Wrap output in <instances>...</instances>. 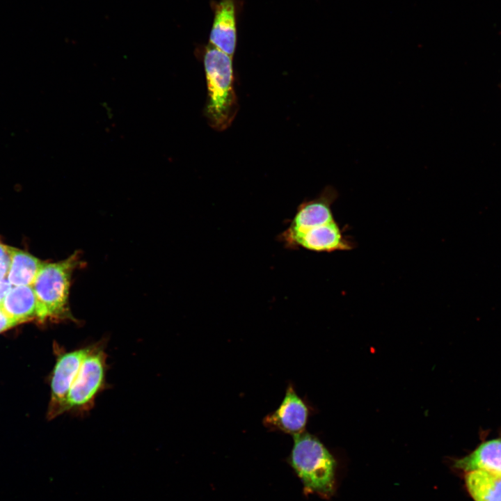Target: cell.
I'll return each instance as SVG.
<instances>
[{"label":"cell","mask_w":501,"mask_h":501,"mask_svg":"<svg viewBox=\"0 0 501 501\" xmlns=\"http://www.w3.org/2000/svg\"><path fill=\"white\" fill-rule=\"evenodd\" d=\"M202 61L207 88L203 113L212 129L224 131L230 126L239 110L232 58L209 44L205 48Z\"/></svg>","instance_id":"1"},{"label":"cell","mask_w":501,"mask_h":501,"mask_svg":"<svg viewBox=\"0 0 501 501\" xmlns=\"http://www.w3.org/2000/svg\"><path fill=\"white\" fill-rule=\"evenodd\" d=\"M465 481L475 501H501V475L475 470L467 472Z\"/></svg>","instance_id":"13"},{"label":"cell","mask_w":501,"mask_h":501,"mask_svg":"<svg viewBox=\"0 0 501 501\" xmlns=\"http://www.w3.org/2000/svg\"><path fill=\"white\" fill-rule=\"evenodd\" d=\"M308 415L307 404L290 383L278 408L265 416L262 422L269 430L294 436L305 431Z\"/></svg>","instance_id":"7"},{"label":"cell","mask_w":501,"mask_h":501,"mask_svg":"<svg viewBox=\"0 0 501 501\" xmlns=\"http://www.w3.org/2000/svg\"><path fill=\"white\" fill-rule=\"evenodd\" d=\"M289 463L305 493L328 498L335 490V461L326 447L308 432L293 436Z\"/></svg>","instance_id":"2"},{"label":"cell","mask_w":501,"mask_h":501,"mask_svg":"<svg viewBox=\"0 0 501 501\" xmlns=\"http://www.w3.org/2000/svg\"><path fill=\"white\" fill-rule=\"evenodd\" d=\"M12 286L8 278L0 280V305L6 294L13 287Z\"/></svg>","instance_id":"16"},{"label":"cell","mask_w":501,"mask_h":501,"mask_svg":"<svg viewBox=\"0 0 501 501\" xmlns=\"http://www.w3.org/2000/svg\"><path fill=\"white\" fill-rule=\"evenodd\" d=\"M339 193L332 185H326L315 198L303 200L289 221L287 231L307 230L335 221L332 205Z\"/></svg>","instance_id":"8"},{"label":"cell","mask_w":501,"mask_h":501,"mask_svg":"<svg viewBox=\"0 0 501 501\" xmlns=\"http://www.w3.org/2000/svg\"><path fill=\"white\" fill-rule=\"evenodd\" d=\"M106 353L101 342L90 344L67 394L65 412L90 411L105 388Z\"/></svg>","instance_id":"4"},{"label":"cell","mask_w":501,"mask_h":501,"mask_svg":"<svg viewBox=\"0 0 501 501\" xmlns=\"http://www.w3.org/2000/svg\"><path fill=\"white\" fill-rule=\"evenodd\" d=\"M212 6L214 19L209 44L233 58L237 39L235 0H220Z\"/></svg>","instance_id":"9"},{"label":"cell","mask_w":501,"mask_h":501,"mask_svg":"<svg viewBox=\"0 0 501 501\" xmlns=\"http://www.w3.org/2000/svg\"><path fill=\"white\" fill-rule=\"evenodd\" d=\"M0 308L18 324L37 320L36 298L31 285L15 286L3 300Z\"/></svg>","instance_id":"11"},{"label":"cell","mask_w":501,"mask_h":501,"mask_svg":"<svg viewBox=\"0 0 501 501\" xmlns=\"http://www.w3.org/2000/svg\"><path fill=\"white\" fill-rule=\"evenodd\" d=\"M277 239L289 250L300 248L317 253H332L351 250L356 248V242L344 234L336 221L307 230L283 231Z\"/></svg>","instance_id":"5"},{"label":"cell","mask_w":501,"mask_h":501,"mask_svg":"<svg viewBox=\"0 0 501 501\" xmlns=\"http://www.w3.org/2000/svg\"><path fill=\"white\" fill-rule=\"evenodd\" d=\"M454 466L466 472L482 470L501 475V434L483 441L469 454L456 459Z\"/></svg>","instance_id":"10"},{"label":"cell","mask_w":501,"mask_h":501,"mask_svg":"<svg viewBox=\"0 0 501 501\" xmlns=\"http://www.w3.org/2000/svg\"><path fill=\"white\" fill-rule=\"evenodd\" d=\"M16 325H18V324L9 318L0 308V333L15 326Z\"/></svg>","instance_id":"14"},{"label":"cell","mask_w":501,"mask_h":501,"mask_svg":"<svg viewBox=\"0 0 501 501\" xmlns=\"http://www.w3.org/2000/svg\"><path fill=\"white\" fill-rule=\"evenodd\" d=\"M10 265L8 255L0 257V280L8 276Z\"/></svg>","instance_id":"15"},{"label":"cell","mask_w":501,"mask_h":501,"mask_svg":"<svg viewBox=\"0 0 501 501\" xmlns=\"http://www.w3.org/2000/svg\"><path fill=\"white\" fill-rule=\"evenodd\" d=\"M79 263L77 253L57 262H43L33 284L37 303V320L73 319L68 296L73 271Z\"/></svg>","instance_id":"3"},{"label":"cell","mask_w":501,"mask_h":501,"mask_svg":"<svg viewBox=\"0 0 501 501\" xmlns=\"http://www.w3.org/2000/svg\"><path fill=\"white\" fill-rule=\"evenodd\" d=\"M10 265L7 278L12 285H31L43 264L30 253L8 246Z\"/></svg>","instance_id":"12"},{"label":"cell","mask_w":501,"mask_h":501,"mask_svg":"<svg viewBox=\"0 0 501 501\" xmlns=\"http://www.w3.org/2000/svg\"><path fill=\"white\" fill-rule=\"evenodd\" d=\"M8 246L0 242V257L8 255Z\"/></svg>","instance_id":"17"},{"label":"cell","mask_w":501,"mask_h":501,"mask_svg":"<svg viewBox=\"0 0 501 501\" xmlns=\"http://www.w3.org/2000/svg\"><path fill=\"white\" fill-rule=\"evenodd\" d=\"M89 347L58 351L51 375V395L47 411L49 419L56 418L65 412L68 392Z\"/></svg>","instance_id":"6"}]
</instances>
